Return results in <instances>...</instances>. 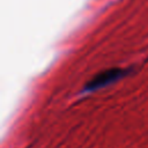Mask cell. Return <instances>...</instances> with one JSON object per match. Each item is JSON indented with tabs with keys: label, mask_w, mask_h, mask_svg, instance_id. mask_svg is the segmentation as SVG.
I'll return each instance as SVG.
<instances>
[{
	"label": "cell",
	"mask_w": 148,
	"mask_h": 148,
	"mask_svg": "<svg viewBox=\"0 0 148 148\" xmlns=\"http://www.w3.org/2000/svg\"><path fill=\"white\" fill-rule=\"evenodd\" d=\"M126 74H127V71L121 69V68H111V69L103 71V72L98 73L94 79H91L86 84L84 90L86 91H94V90L104 88L105 86L118 81L119 79H121Z\"/></svg>",
	"instance_id": "1"
}]
</instances>
